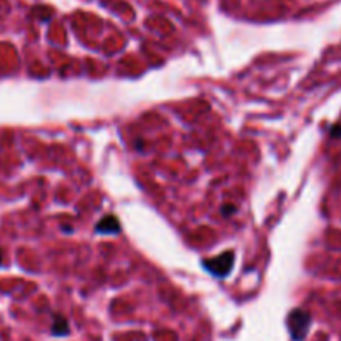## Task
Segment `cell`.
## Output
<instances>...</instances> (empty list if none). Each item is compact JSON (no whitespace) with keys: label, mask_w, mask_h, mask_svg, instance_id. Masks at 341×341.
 <instances>
[{"label":"cell","mask_w":341,"mask_h":341,"mask_svg":"<svg viewBox=\"0 0 341 341\" xmlns=\"http://www.w3.org/2000/svg\"><path fill=\"white\" fill-rule=\"evenodd\" d=\"M309 325H311V314L306 309L295 308L288 314V330L295 341H303L306 338Z\"/></svg>","instance_id":"cell-1"},{"label":"cell","mask_w":341,"mask_h":341,"mask_svg":"<svg viewBox=\"0 0 341 341\" xmlns=\"http://www.w3.org/2000/svg\"><path fill=\"white\" fill-rule=\"evenodd\" d=\"M233 263H235V253L233 251H223L222 255L203 260V268L217 278H225L231 273Z\"/></svg>","instance_id":"cell-2"},{"label":"cell","mask_w":341,"mask_h":341,"mask_svg":"<svg viewBox=\"0 0 341 341\" xmlns=\"http://www.w3.org/2000/svg\"><path fill=\"white\" fill-rule=\"evenodd\" d=\"M120 230H122V226H120L118 218L113 217V215H105L103 218L98 220L95 226V231L100 233V235H117Z\"/></svg>","instance_id":"cell-3"},{"label":"cell","mask_w":341,"mask_h":341,"mask_svg":"<svg viewBox=\"0 0 341 341\" xmlns=\"http://www.w3.org/2000/svg\"><path fill=\"white\" fill-rule=\"evenodd\" d=\"M68 333H70V326H68L67 318H64L62 314H55L54 325H52V334L54 336H65Z\"/></svg>","instance_id":"cell-4"},{"label":"cell","mask_w":341,"mask_h":341,"mask_svg":"<svg viewBox=\"0 0 341 341\" xmlns=\"http://www.w3.org/2000/svg\"><path fill=\"white\" fill-rule=\"evenodd\" d=\"M235 212H237V206L233 203H226V205L222 206V215H223V217H231V215Z\"/></svg>","instance_id":"cell-5"},{"label":"cell","mask_w":341,"mask_h":341,"mask_svg":"<svg viewBox=\"0 0 341 341\" xmlns=\"http://www.w3.org/2000/svg\"><path fill=\"white\" fill-rule=\"evenodd\" d=\"M330 135L333 138H341V125H333L330 130Z\"/></svg>","instance_id":"cell-6"},{"label":"cell","mask_w":341,"mask_h":341,"mask_svg":"<svg viewBox=\"0 0 341 341\" xmlns=\"http://www.w3.org/2000/svg\"><path fill=\"white\" fill-rule=\"evenodd\" d=\"M0 263H2V250H0Z\"/></svg>","instance_id":"cell-7"}]
</instances>
